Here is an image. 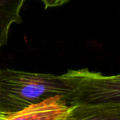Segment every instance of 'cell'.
Instances as JSON below:
<instances>
[{
  "mask_svg": "<svg viewBox=\"0 0 120 120\" xmlns=\"http://www.w3.org/2000/svg\"><path fill=\"white\" fill-rule=\"evenodd\" d=\"M68 95L61 74L0 70V112L4 113L20 111L53 97H59L66 103Z\"/></svg>",
  "mask_w": 120,
  "mask_h": 120,
  "instance_id": "cell-1",
  "label": "cell"
},
{
  "mask_svg": "<svg viewBox=\"0 0 120 120\" xmlns=\"http://www.w3.org/2000/svg\"><path fill=\"white\" fill-rule=\"evenodd\" d=\"M69 90L68 106L120 107V76L104 75L88 68L61 74Z\"/></svg>",
  "mask_w": 120,
  "mask_h": 120,
  "instance_id": "cell-2",
  "label": "cell"
},
{
  "mask_svg": "<svg viewBox=\"0 0 120 120\" xmlns=\"http://www.w3.org/2000/svg\"><path fill=\"white\" fill-rule=\"evenodd\" d=\"M70 109L64 100L53 97L20 111L4 113L0 120H63Z\"/></svg>",
  "mask_w": 120,
  "mask_h": 120,
  "instance_id": "cell-3",
  "label": "cell"
},
{
  "mask_svg": "<svg viewBox=\"0 0 120 120\" xmlns=\"http://www.w3.org/2000/svg\"><path fill=\"white\" fill-rule=\"evenodd\" d=\"M26 0H0V49L7 44L11 26L22 22L21 10Z\"/></svg>",
  "mask_w": 120,
  "mask_h": 120,
  "instance_id": "cell-4",
  "label": "cell"
},
{
  "mask_svg": "<svg viewBox=\"0 0 120 120\" xmlns=\"http://www.w3.org/2000/svg\"><path fill=\"white\" fill-rule=\"evenodd\" d=\"M70 107L63 120H120V107Z\"/></svg>",
  "mask_w": 120,
  "mask_h": 120,
  "instance_id": "cell-5",
  "label": "cell"
},
{
  "mask_svg": "<svg viewBox=\"0 0 120 120\" xmlns=\"http://www.w3.org/2000/svg\"><path fill=\"white\" fill-rule=\"evenodd\" d=\"M45 5V8H57L63 6L64 4H67L69 0H40Z\"/></svg>",
  "mask_w": 120,
  "mask_h": 120,
  "instance_id": "cell-6",
  "label": "cell"
},
{
  "mask_svg": "<svg viewBox=\"0 0 120 120\" xmlns=\"http://www.w3.org/2000/svg\"><path fill=\"white\" fill-rule=\"evenodd\" d=\"M4 113H2V112H0V117H2V116H3V115H4Z\"/></svg>",
  "mask_w": 120,
  "mask_h": 120,
  "instance_id": "cell-7",
  "label": "cell"
}]
</instances>
